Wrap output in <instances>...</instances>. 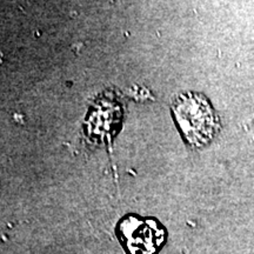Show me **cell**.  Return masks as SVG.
Instances as JSON below:
<instances>
[{"label": "cell", "mask_w": 254, "mask_h": 254, "mask_svg": "<svg viewBox=\"0 0 254 254\" xmlns=\"http://www.w3.org/2000/svg\"><path fill=\"white\" fill-rule=\"evenodd\" d=\"M172 113L185 140L195 147L211 141L219 128L213 107L205 95L195 92L178 95L173 100Z\"/></svg>", "instance_id": "6da1fadb"}, {"label": "cell", "mask_w": 254, "mask_h": 254, "mask_svg": "<svg viewBox=\"0 0 254 254\" xmlns=\"http://www.w3.org/2000/svg\"><path fill=\"white\" fill-rule=\"evenodd\" d=\"M117 236L128 254H157L166 240V231L153 218L126 215L117 227Z\"/></svg>", "instance_id": "7a4b0ae2"}]
</instances>
